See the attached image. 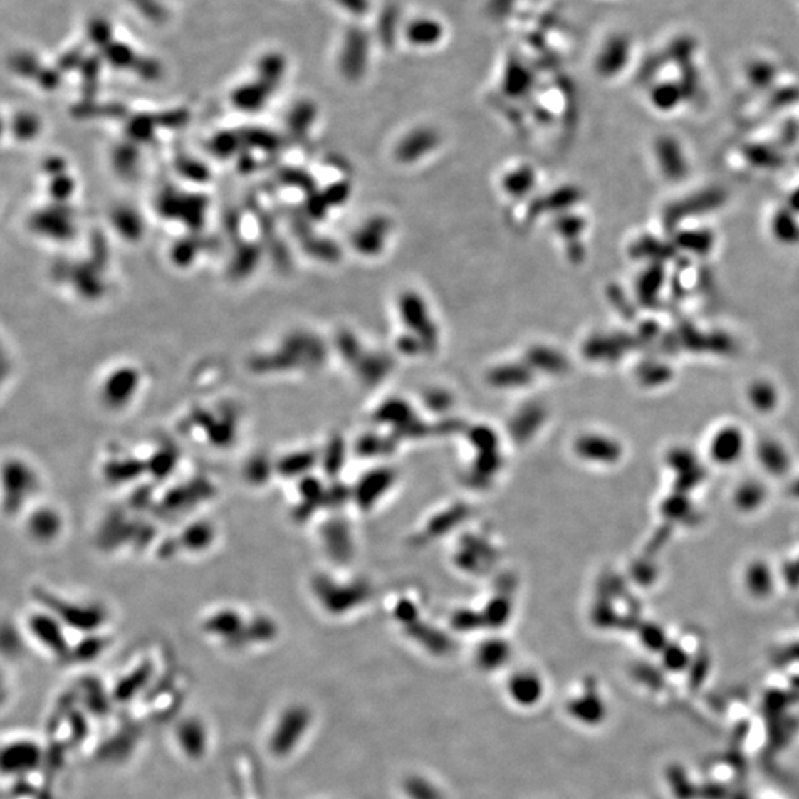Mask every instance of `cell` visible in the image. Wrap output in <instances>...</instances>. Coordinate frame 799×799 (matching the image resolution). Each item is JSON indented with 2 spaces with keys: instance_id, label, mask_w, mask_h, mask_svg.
Here are the masks:
<instances>
[{
  "instance_id": "cell-12",
  "label": "cell",
  "mask_w": 799,
  "mask_h": 799,
  "mask_svg": "<svg viewBox=\"0 0 799 799\" xmlns=\"http://www.w3.org/2000/svg\"><path fill=\"white\" fill-rule=\"evenodd\" d=\"M565 709L570 718L583 726H598L607 715L605 701L595 689H585L582 694L570 699Z\"/></svg>"
},
{
  "instance_id": "cell-8",
  "label": "cell",
  "mask_w": 799,
  "mask_h": 799,
  "mask_svg": "<svg viewBox=\"0 0 799 799\" xmlns=\"http://www.w3.org/2000/svg\"><path fill=\"white\" fill-rule=\"evenodd\" d=\"M64 518L60 511L53 506L37 505L28 509L26 516V530L33 542L51 545L61 538L64 530Z\"/></svg>"
},
{
  "instance_id": "cell-3",
  "label": "cell",
  "mask_w": 799,
  "mask_h": 799,
  "mask_svg": "<svg viewBox=\"0 0 799 799\" xmlns=\"http://www.w3.org/2000/svg\"><path fill=\"white\" fill-rule=\"evenodd\" d=\"M42 479L37 469L26 459L12 456L4 464V506L12 517L28 511L41 491Z\"/></svg>"
},
{
  "instance_id": "cell-14",
  "label": "cell",
  "mask_w": 799,
  "mask_h": 799,
  "mask_svg": "<svg viewBox=\"0 0 799 799\" xmlns=\"http://www.w3.org/2000/svg\"><path fill=\"white\" fill-rule=\"evenodd\" d=\"M512 656L511 645L502 639H489L480 644L475 652V663L484 672H494L509 662Z\"/></svg>"
},
{
  "instance_id": "cell-15",
  "label": "cell",
  "mask_w": 799,
  "mask_h": 799,
  "mask_svg": "<svg viewBox=\"0 0 799 799\" xmlns=\"http://www.w3.org/2000/svg\"><path fill=\"white\" fill-rule=\"evenodd\" d=\"M745 588L755 597H767L774 588V576L766 561H751L745 570Z\"/></svg>"
},
{
  "instance_id": "cell-18",
  "label": "cell",
  "mask_w": 799,
  "mask_h": 799,
  "mask_svg": "<svg viewBox=\"0 0 799 799\" xmlns=\"http://www.w3.org/2000/svg\"><path fill=\"white\" fill-rule=\"evenodd\" d=\"M759 461L771 474H783L789 469L790 458L782 444L770 440L761 444Z\"/></svg>"
},
{
  "instance_id": "cell-5",
  "label": "cell",
  "mask_w": 799,
  "mask_h": 799,
  "mask_svg": "<svg viewBox=\"0 0 799 799\" xmlns=\"http://www.w3.org/2000/svg\"><path fill=\"white\" fill-rule=\"evenodd\" d=\"M748 451V435L737 424L727 422L715 428L706 442L708 459L721 468L740 464Z\"/></svg>"
},
{
  "instance_id": "cell-16",
  "label": "cell",
  "mask_w": 799,
  "mask_h": 799,
  "mask_svg": "<svg viewBox=\"0 0 799 799\" xmlns=\"http://www.w3.org/2000/svg\"><path fill=\"white\" fill-rule=\"evenodd\" d=\"M767 501V490L758 480H745L733 491V503L743 512H753Z\"/></svg>"
},
{
  "instance_id": "cell-4",
  "label": "cell",
  "mask_w": 799,
  "mask_h": 799,
  "mask_svg": "<svg viewBox=\"0 0 799 799\" xmlns=\"http://www.w3.org/2000/svg\"><path fill=\"white\" fill-rule=\"evenodd\" d=\"M26 630L34 644L55 659H70L73 644L67 635V626L49 610L39 605L26 620Z\"/></svg>"
},
{
  "instance_id": "cell-7",
  "label": "cell",
  "mask_w": 799,
  "mask_h": 799,
  "mask_svg": "<svg viewBox=\"0 0 799 799\" xmlns=\"http://www.w3.org/2000/svg\"><path fill=\"white\" fill-rule=\"evenodd\" d=\"M505 693L513 706L521 709L536 708L546 694V682L533 669L512 672L505 684Z\"/></svg>"
},
{
  "instance_id": "cell-1",
  "label": "cell",
  "mask_w": 799,
  "mask_h": 799,
  "mask_svg": "<svg viewBox=\"0 0 799 799\" xmlns=\"http://www.w3.org/2000/svg\"><path fill=\"white\" fill-rule=\"evenodd\" d=\"M313 719L311 709L302 703L283 708L266 734L265 748L270 756L276 759L292 756L307 738L313 727Z\"/></svg>"
},
{
  "instance_id": "cell-6",
  "label": "cell",
  "mask_w": 799,
  "mask_h": 799,
  "mask_svg": "<svg viewBox=\"0 0 799 799\" xmlns=\"http://www.w3.org/2000/svg\"><path fill=\"white\" fill-rule=\"evenodd\" d=\"M45 751L39 741L30 737H14L4 743L0 764L5 777H21L39 770Z\"/></svg>"
},
{
  "instance_id": "cell-11",
  "label": "cell",
  "mask_w": 799,
  "mask_h": 799,
  "mask_svg": "<svg viewBox=\"0 0 799 799\" xmlns=\"http://www.w3.org/2000/svg\"><path fill=\"white\" fill-rule=\"evenodd\" d=\"M138 390V373L135 370L114 372L108 379L105 377L101 388V402L113 412L125 410L132 404Z\"/></svg>"
},
{
  "instance_id": "cell-10",
  "label": "cell",
  "mask_w": 799,
  "mask_h": 799,
  "mask_svg": "<svg viewBox=\"0 0 799 799\" xmlns=\"http://www.w3.org/2000/svg\"><path fill=\"white\" fill-rule=\"evenodd\" d=\"M174 738L181 755L189 761H199L207 753L209 731L197 716L181 719L174 730Z\"/></svg>"
},
{
  "instance_id": "cell-9",
  "label": "cell",
  "mask_w": 799,
  "mask_h": 799,
  "mask_svg": "<svg viewBox=\"0 0 799 799\" xmlns=\"http://www.w3.org/2000/svg\"><path fill=\"white\" fill-rule=\"evenodd\" d=\"M202 630L207 637L226 645H234L237 639L244 638L246 617L233 607L218 608L204 617Z\"/></svg>"
},
{
  "instance_id": "cell-13",
  "label": "cell",
  "mask_w": 799,
  "mask_h": 799,
  "mask_svg": "<svg viewBox=\"0 0 799 799\" xmlns=\"http://www.w3.org/2000/svg\"><path fill=\"white\" fill-rule=\"evenodd\" d=\"M576 450L583 459L594 464H615L622 454L620 444L612 437L601 434L579 437Z\"/></svg>"
},
{
  "instance_id": "cell-19",
  "label": "cell",
  "mask_w": 799,
  "mask_h": 799,
  "mask_svg": "<svg viewBox=\"0 0 799 799\" xmlns=\"http://www.w3.org/2000/svg\"><path fill=\"white\" fill-rule=\"evenodd\" d=\"M749 403L753 410L761 413H770L777 404V392L773 384L766 382V380H756L755 384L751 385L748 391Z\"/></svg>"
},
{
  "instance_id": "cell-17",
  "label": "cell",
  "mask_w": 799,
  "mask_h": 799,
  "mask_svg": "<svg viewBox=\"0 0 799 799\" xmlns=\"http://www.w3.org/2000/svg\"><path fill=\"white\" fill-rule=\"evenodd\" d=\"M215 528L207 521L193 523L185 528L181 536V540L185 543V548L189 549V553H203L215 542Z\"/></svg>"
},
{
  "instance_id": "cell-22",
  "label": "cell",
  "mask_w": 799,
  "mask_h": 799,
  "mask_svg": "<svg viewBox=\"0 0 799 799\" xmlns=\"http://www.w3.org/2000/svg\"><path fill=\"white\" fill-rule=\"evenodd\" d=\"M425 34H427L428 39H432V37L437 36V30H432V28H429L428 26L417 27L416 30H413V39H421V41H424V39H425Z\"/></svg>"
},
{
  "instance_id": "cell-21",
  "label": "cell",
  "mask_w": 799,
  "mask_h": 799,
  "mask_svg": "<svg viewBox=\"0 0 799 799\" xmlns=\"http://www.w3.org/2000/svg\"><path fill=\"white\" fill-rule=\"evenodd\" d=\"M663 664L672 672H681L689 664V654L678 645H666L663 650Z\"/></svg>"
},
{
  "instance_id": "cell-2",
  "label": "cell",
  "mask_w": 799,
  "mask_h": 799,
  "mask_svg": "<svg viewBox=\"0 0 799 799\" xmlns=\"http://www.w3.org/2000/svg\"><path fill=\"white\" fill-rule=\"evenodd\" d=\"M37 597L39 605L58 617L67 630L82 632V635L103 632L105 622H108V612L97 602H79L48 589H39Z\"/></svg>"
},
{
  "instance_id": "cell-20",
  "label": "cell",
  "mask_w": 799,
  "mask_h": 799,
  "mask_svg": "<svg viewBox=\"0 0 799 799\" xmlns=\"http://www.w3.org/2000/svg\"><path fill=\"white\" fill-rule=\"evenodd\" d=\"M404 795L409 799H446L443 790L429 778L422 776H412L404 780Z\"/></svg>"
}]
</instances>
